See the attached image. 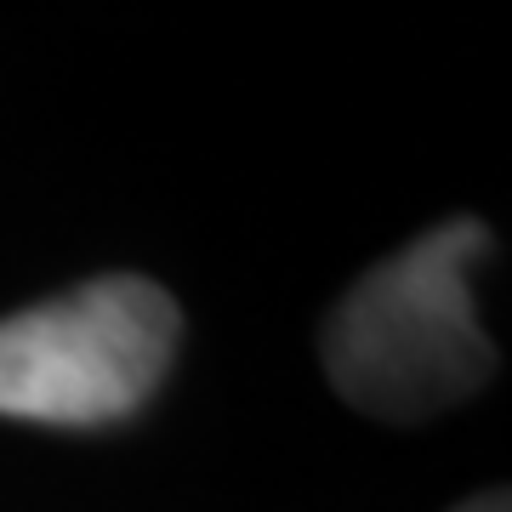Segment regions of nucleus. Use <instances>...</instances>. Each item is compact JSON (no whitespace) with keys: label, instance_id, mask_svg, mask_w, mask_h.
I'll use <instances>...</instances> for the list:
<instances>
[{"label":"nucleus","instance_id":"obj_3","mask_svg":"<svg viewBox=\"0 0 512 512\" xmlns=\"http://www.w3.org/2000/svg\"><path fill=\"white\" fill-rule=\"evenodd\" d=\"M456 512H512V507H507V495H501V490H490V495H473V501L456 507Z\"/></svg>","mask_w":512,"mask_h":512},{"label":"nucleus","instance_id":"obj_2","mask_svg":"<svg viewBox=\"0 0 512 512\" xmlns=\"http://www.w3.org/2000/svg\"><path fill=\"white\" fill-rule=\"evenodd\" d=\"M183 313L143 274H103L0 319V416L109 427L137 416L177 359Z\"/></svg>","mask_w":512,"mask_h":512},{"label":"nucleus","instance_id":"obj_1","mask_svg":"<svg viewBox=\"0 0 512 512\" xmlns=\"http://www.w3.org/2000/svg\"><path fill=\"white\" fill-rule=\"evenodd\" d=\"M490 256L484 222H444L376 262L330 308L319 359L330 387L376 421H427L495 376L490 330L473 308V268Z\"/></svg>","mask_w":512,"mask_h":512}]
</instances>
